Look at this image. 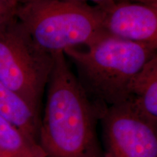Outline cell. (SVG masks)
I'll return each mask as SVG.
<instances>
[{"label": "cell", "instance_id": "7a4b0ae2", "mask_svg": "<svg viewBox=\"0 0 157 157\" xmlns=\"http://www.w3.org/2000/svg\"><path fill=\"white\" fill-rule=\"evenodd\" d=\"M156 48L104 34L85 50L71 48L63 53L76 66L78 82L90 100L109 106L127 101L131 80L156 56Z\"/></svg>", "mask_w": 157, "mask_h": 157}, {"label": "cell", "instance_id": "5b68a950", "mask_svg": "<svg viewBox=\"0 0 157 157\" xmlns=\"http://www.w3.org/2000/svg\"><path fill=\"white\" fill-rule=\"evenodd\" d=\"M103 157H157L156 127L137 113L127 101L105 107Z\"/></svg>", "mask_w": 157, "mask_h": 157}, {"label": "cell", "instance_id": "7c38bea8", "mask_svg": "<svg viewBox=\"0 0 157 157\" xmlns=\"http://www.w3.org/2000/svg\"><path fill=\"white\" fill-rule=\"evenodd\" d=\"M120 1H129V2H140L146 5L157 6V0H120Z\"/></svg>", "mask_w": 157, "mask_h": 157}, {"label": "cell", "instance_id": "52a82bcc", "mask_svg": "<svg viewBox=\"0 0 157 157\" xmlns=\"http://www.w3.org/2000/svg\"><path fill=\"white\" fill-rule=\"evenodd\" d=\"M127 101L154 126L157 124V55L145 64L127 88Z\"/></svg>", "mask_w": 157, "mask_h": 157}, {"label": "cell", "instance_id": "ba28073f", "mask_svg": "<svg viewBox=\"0 0 157 157\" xmlns=\"http://www.w3.org/2000/svg\"><path fill=\"white\" fill-rule=\"evenodd\" d=\"M0 116L16 127L29 140L39 144L40 114L21 96L2 82H0Z\"/></svg>", "mask_w": 157, "mask_h": 157}, {"label": "cell", "instance_id": "277c9868", "mask_svg": "<svg viewBox=\"0 0 157 157\" xmlns=\"http://www.w3.org/2000/svg\"><path fill=\"white\" fill-rule=\"evenodd\" d=\"M54 56L37 48L16 17L0 26V82L40 114Z\"/></svg>", "mask_w": 157, "mask_h": 157}, {"label": "cell", "instance_id": "8fae6325", "mask_svg": "<svg viewBox=\"0 0 157 157\" xmlns=\"http://www.w3.org/2000/svg\"><path fill=\"white\" fill-rule=\"evenodd\" d=\"M68 1H73V2H82V3H86L87 2H92L96 4L95 6H105L109 4H111L115 2L119 1V0H68Z\"/></svg>", "mask_w": 157, "mask_h": 157}, {"label": "cell", "instance_id": "3957f363", "mask_svg": "<svg viewBox=\"0 0 157 157\" xmlns=\"http://www.w3.org/2000/svg\"><path fill=\"white\" fill-rule=\"evenodd\" d=\"M15 17L37 48L54 56L85 47L105 33L98 6L68 0H28L17 5Z\"/></svg>", "mask_w": 157, "mask_h": 157}, {"label": "cell", "instance_id": "30bf717a", "mask_svg": "<svg viewBox=\"0 0 157 157\" xmlns=\"http://www.w3.org/2000/svg\"><path fill=\"white\" fill-rule=\"evenodd\" d=\"M17 5L14 0H0V26L15 16Z\"/></svg>", "mask_w": 157, "mask_h": 157}, {"label": "cell", "instance_id": "8992f818", "mask_svg": "<svg viewBox=\"0 0 157 157\" xmlns=\"http://www.w3.org/2000/svg\"><path fill=\"white\" fill-rule=\"evenodd\" d=\"M104 33L129 42L157 45V6L117 1L98 6Z\"/></svg>", "mask_w": 157, "mask_h": 157}, {"label": "cell", "instance_id": "9c48e42d", "mask_svg": "<svg viewBox=\"0 0 157 157\" xmlns=\"http://www.w3.org/2000/svg\"><path fill=\"white\" fill-rule=\"evenodd\" d=\"M0 157H47L41 146L0 116Z\"/></svg>", "mask_w": 157, "mask_h": 157}, {"label": "cell", "instance_id": "6da1fadb", "mask_svg": "<svg viewBox=\"0 0 157 157\" xmlns=\"http://www.w3.org/2000/svg\"><path fill=\"white\" fill-rule=\"evenodd\" d=\"M39 144L47 157H103L96 125L105 107L90 100L66 61L54 55Z\"/></svg>", "mask_w": 157, "mask_h": 157}, {"label": "cell", "instance_id": "4fadbf2b", "mask_svg": "<svg viewBox=\"0 0 157 157\" xmlns=\"http://www.w3.org/2000/svg\"><path fill=\"white\" fill-rule=\"evenodd\" d=\"M14 1L16 2L17 4H20V3H22L23 2H25V1H28V0H14Z\"/></svg>", "mask_w": 157, "mask_h": 157}]
</instances>
